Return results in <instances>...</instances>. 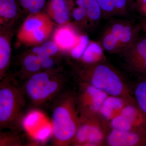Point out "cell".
Returning a JSON list of instances; mask_svg holds the SVG:
<instances>
[{
	"label": "cell",
	"mask_w": 146,
	"mask_h": 146,
	"mask_svg": "<svg viewBox=\"0 0 146 146\" xmlns=\"http://www.w3.org/2000/svg\"><path fill=\"white\" fill-rule=\"evenodd\" d=\"M25 68L29 72H36L41 67L39 58L37 55L30 54L25 57L24 60Z\"/></svg>",
	"instance_id": "obj_24"
},
{
	"label": "cell",
	"mask_w": 146,
	"mask_h": 146,
	"mask_svg": "<svg viewBox=\"0 0 146 146\" xmlns=\"http://www.w3.org/2000/svg\"><path fill=\"white\" fill-rule=\"evenodd\" d=\"M89 44V39L86 35L80 36L77 44L71 50L72 56L76 59H79L82 56Z\"/></svg>",
	"instance_id": "obj_23"
},
{
	"label": "cell",
	"mask_w": 146,
	"mask_h": 146,
	"mask_svg": "<svg viewBox=\"0 0 146 146\" xmlns=\"http://www.w3.org/2000/svg\"><path fill=\"white\" fill-rule=\"evenodd\" d=\"M11 50L8 40L5 36H0V70L1 74L5 70L10 60Z\"/></svg>",
	"instance_id": "obj_19"
},
{
	"label": "cell",
	"mask_w": 146,
	"mask_h": 146,
	"mask_svg": "<svg viewBox=\"0 0 146 146\" xmlns=\"http://www.w3.org/2000/svg\"><path fill=\"white\" fill-rule=\"evenodd\" d=\"M78 83L76 96L81 117L99 115L102 105L109 95L86 82L79 81Z\"/></svg>",
	"instance_id": "obj_7"
},
{
	"label": "cell",
	"mask_w": 146,
	"mask_h": 146,
	"mask_svg": "<svg viewBox=\"0 0 146 146\" xmlns=\"http://www.w3.org/2000/svg\"><path fill=\"white\" fill-rule=\"evenodd\" d=\"M128 78L131 93L138 107L146 115V76L130 75Z\"/></svg>",
	"instance_id": "obj_12"
},
{
	"label": "cell",
	"mask_w": 146,
	"mask_h": 146,
	"mask_svg": "<svg viewBox=\"0 0 146 146\" xmlns=\"http://www.w3.org/2000/svg\"><path fill=\"white\" fill-rule=\"evenodd\" d=\"M49 15L58 24L67 23L70 13L65 0H51L48 8Z\"/></svg>",
	"instance_id": "obj_15"
},
{
	"label": "cell",
	"mask_w": 146,
	"mask_h": 146,
	"mask_svg": "<svg viewBox=\"0 0 146 146\" xmlns=\"http://www.w3.org/2000/svg\"><path fill=\"white\" fill-rule=\"evenodd\" d=\"M141 11L143 14L146 15V6L144 7H143V8H141Z\"/></svg>",
	"instance_id": "obj_34"
},
{
	"label": "cell",
	"mask_w": 146,
	"mask_h": 146,
	"mask_svg": "<svg viewBox=\"0 0 146 146\" xmlns=\"http://www.w3.org/2000/svg\"><path fill=\"white\" fill-rule=\"evenodd\" d=\"M135 102L121 97L108 96L102 105L99 114L108 122L117 117L129 104Z\"/></svg>",
	"instance_id": "obj_11"
},
{
	"label": "cell",
	"mask_w": 146,
	"mask_h": 146,
	"mask_svg": "<svg viewBox=\"0 0 146 146\" xmlns=\"http://www.w3.org/2000/svg\"><path fill=\"white\" fill-rule=\"evenodd\" d=\"M82 63L76 71L79 81L89 84L109 96L136 102L131 93L127 76L106 58L96 63Z\"/></svg>",
	"instance_id": "obj_1"
},
{
	"label": "cell",
	"mask_w": 146,
	"mask_h": 146,
	"mask_svg": "<svg viewBox=\"0 0 146 146\" xmlns=\"http://www.w3.org/2000/svg\"><path fill=\"white\" fill-rule=\"evenodd\" d=\"M53 24L43 27L32 32L22 42L28 44H37L44 41L51 33Z\"/></svg>",
	"instance_id": "obj_18"
},
{
	"label": "cell",
	"mask_w": 146,
	"mask_h": 146,
	"mask_svg": "<svg viewBox=\"0 0 146 146\" xmlns=\"http://www.w3.org/2000/svg\"><path fill=\"white\" fill-rule=\"evenodd\" d=\"M39 118V115L37 113H32L29 115L25 120V123L27 126L31 127L34 125L38 121Z\"/></svg>",
	"instance_id": "obj_30"
},
{
	"label": "cell",
	"mask_w": 146,
	"mask_h": 146,
	"mask_svg": "<svg viewBox=\"0 0 146 146\" xmlns=\"http://www.w3.org/2000/svg\"><path fill=\"white\" fill-rule=\"evenodd\" d=\"M21 90L13 84L2 83L0 89V123L7 126L13 123L20 113L23 99Z\"/></svg>",
	"instance_id": "obj_5"
},
{
	"label": "cell",
	"mask_w": 146,
	"mask_h": 146,
	"mask_svg": "<svg viewBox=\"0 0 146 146\" xmlns=\"http://www.w3.org/2000/svg\"><path fill=\"white\" fill-rule=\"evenodd\" d=\"M81 120L76 93L67 94L55 105L52 112V133L57 144H72Z\"/></svg>",
	"instance_id": "obj_2"
},
{
	"label": "cell",
	"mask_w": 146,
	"mask_h": 146,
	"mask_svg": "<svg viewBox=\"0 0 146 146\" xmlns=\"http://www.w3.org/2000/svg\"><path fill=\"white\" fill-rule=\"evenodd\" d=\"M59 48L54 41H48L42 44L41 46L34 47L33 52L37 55L50 56L55 54Z\"/></svg>",
	"instance_id": "obj_21"
},
{
	"label": "cell",
	"mask_w": 146,
	"mask_h": 146,
	"mask_svg": "<svg viewBox=\"0 0 146 146\" xmlns=\"http://www.w3.org/2000/svg\"><path fill=\"white\" fill-rule=\"evenodd\" d=\"M100 39L104 50L110 54H119L140 36V24L125 19H110Z\"/></svg>",
	"instance_id": "obj_3"
},
{
	"label": "cell",
	"mask_w": 146,
	"mask_h": 146,
	"mask_svg": "<svg viewBox=\"0 0 146 146\" xmlns=\"http://www.w3.org/2000/svg\"><path fill=\"white\" fill-rule=\"evenodd\" d=\"M139 24L141 25L142 30L144 32L146 35V18L141 19L139 22Z\"/></svg>",
	"instance_id": "obj_32"
},
{
	"label": "cell",
	"mask_w": 146,
	"mask_h": 146,
	"mask_svg": "<svg viewBox=\"0 0 146 146\" xmlns=\"http://www.w3.org/2000/svg\"><path fill=\"white\" fill-rule=\"evenodd\" d=\"M38 56L40 60L41 67L42 68L45 69H50L53 66L54 63L50 56L45 55H39Z\"/></svg>",
	"instance_id": "obj_28"
},
{
	"label": "cell",
	"mask_w": 146,
	"mask_h": 146,
	"mask_svg": "<svg viewBox=\"0 0 146 146\" xmlns=\"http://www.w3.org/2000/svg\"><path fill=\"white\" fill-rule=\"evenodd\" d=\"M17 11L15 0H0L1 19H12L16 16Z\"/></svg>",
	"instance_id": "obj_20"
},
{
	"label": "cell",
	"mask_w": 146,
	"mask_h": 146,
	"mask_svg": "<svg viewBox=\"0 0 146 146\" xmlns=\"http://www.w3.org/2000/svg\"><path fill=\"white\" fill-rule=\"evenodd\" d=\"M101 8L102 18L111 19L116 16L113 0H97Z\"/></svg>",
	"instance_id": "obj_22"
},
{
	"label": "cell",
	"mask_w": 146,
	"mask_h": 146,
	"mask_svg": "<svg viewBox=\"0 0 146 146\" xmlns=\"http://www.w3.org/2000/svg\"><path fill=\"white\" fill-rule=\"evenodd\" d=\"M110 125L112 129L146 133V115L137 104H130Z\"/></svg>",
	"instance_id": "obj_9"
},
{
	"label": "cell",
	"mask_w": 146,
	"mask_h": 146,
	"mask_svg": "<svg viewBox=\"0 0 146 146\" xmlns=\"http://www.w3.org/2000/svg\"><path fill=\"white\" fill-rule=\"evenodd\" d=\"M54 41L58 48L63 50H71L77 44L80 36L70 27H61L58 29L54 35Z\"/></svg>",
	"instance_id": "obj_14"
},
{
	"label": "cell",
	"mask_w": 146,
	"mask_h": 146,
	"mask_svg": "<svg viewBox=\"0 0 146 146\" xmlns=\"http://www.w3.org/2000/svg\"><path fill=\"white\" fill-rule=\"evenodd\" d=\"M46 0H33L31 7L29 9V12L31 14L40 12L44 5Z\"/></svg>",
	"instance_id": "obj_27"
},
{
	"label": "cell",
	"mask_w": 146,
	"mask_h": 146,
	"mask_svg": "<svg viewBox=\"0 0 146 146\" xmlns=\"http://www.w3.org/2000/svg\"><path fill=\"white\" fill-rule=\"evenodd\" d=\"M146 133L112 129L108 134L106 146H145Z\"/></svg>",
	"instance_id": "obj_10"
},
{
	"label": "cell",
	"mask_w": 146,
	"mask_h": 146,
	"mask_svg": "<svg viewBox=\"0 0 146 146\" xmlns=\"http://www.w3.org/2000/svg\"><path fill=\"white\" fill-rule=\"evenodd\" d=\"M116 16L125 17L128 15L127 0H113Z\"/></svg>",
	"instance_id": "obj_25"
},
{
	"label": "cell",
	"mask_w": 146,
	"mask_h": 146,
	"mask_svg": "<svg viewBox=\"0 0 146 146\" xmlns=\"http://www.w3.org/2000/svg\"><path fill=\"white\" fill-rule=\"evenodd\" d=\"M138 4L140 5V9L146 6V0H137Z\"/></svg>",
	"instance_id": "obj_33"
},
{
	"label": "cell",
	"mask_w": 146,
	"mask_h": 146,
	"mask_svg": "<svg viewBox=\"0 0 146 146\" xmlns=\"http://www.w3.org/2000/svg\"><path fill=\"white\" fill-rule=\"evenodd\" d=\"M33 0H21V4L24 8L29 9L31 7Z\"/></svg>",
	"instance_id": "obj_31"
},
{
	"label": "cell",
	"mask_w": 146,
	"mask_h": 146,
	"mask_svg": "<svg viewBox=\"0 0 146 146\" xmlns=\"http://www.w3.org/2000/svg\"><path fill=\"white\" fill-rule=\"evenodd\" d=\"M51 130L50 127L46 126L42 128L38 131L36 134V137L39 140H44L48 138L50 134Z\"/></svg>",
	"instance_id": "obj_29"
},
{
	"label": "cell",
	"mask_w": 146,
	"mask_h": 146,
	"mask_svg": "<svg viewBox=\"0 0 146 146\" xmlns=\"http://www.w3.org/2000/svg\"><path fill=\"white\" fill-rule=\"evenodd\" d=\"M73 18L76 21H82L85 18H88L86 9L84 7L78 6L73 10Z\"/></svg>",
	"instance_id": "obj_26"
},
{
	"label": "cell",
	"mask_w": 146,
	"mask_h": 146,
	"mask_svg": "<svg viewBox=\"0 0 146 146\" xmlns=\"http://www.w3.org/2000/svg\"><path fill=\"white\" fill-rule=\"evenodd\" d=\"M121 66L130 75L146 76V35L139 36L119 54Z\"/></svg>",
	"instance_id": "obj_6"
},
{
	"label": "cell",
	"mask_w": 146,
	"mask_h": 146,
	"mask_svg": "<svg viewBox=\"0 0 146 146\" xmlns=\"http://www.w3.org/2000/svg\"><path fill=\"white\" fill-rule=\"evenodd\" d=\"M25 91L34 102L41 103L49 99L60 89V82L46 73L34 74L26 83Z\"/></svg>",
	"instance_id": "obj_8"
},
{
	"label": "cell",
	"mask_w": 146,
	"mask_h": 146,
	"mask_svg": "<svg viewBox=\"0 0 146 146\" xmlns=\"http://www.w3.org/2000/svg\"><path fill=\"white\" fill-rule=\"evenodd\" d=\"M103 50L100 44L91 43L88 45L82 56V62L92 63L105 59L106 58L103 53Z\"/></svg>",
	"instance_id": "obj_16"
},
{
	"label": "cell",
	"mask_w": 146,
	"mask_h": 146,
	"mask_svg": "<svg viewBox=\"0 0 146 146\" xmlns=\"http://www.w3.org/2000/svg\"><path fill=\"white\" fill-rule=\"evenodd\" d=\"M111 129L110 123L99 114L81 117L72 144L74 146H106V137Z\"/></svg>",
	"instance_id": "obj_4"
},
{
	"label": "cell",
	"mask_w": 146,
	"mask_h": 146,
	"mask_svg": "<svg viewBox=\"0 0 146 146\" xmlns=\"http://www.w3.org/2000/svg\"><path fill=\"white\" fill-rule=\"evenodd\" d=\"M52 24L48 16L39 12L32 14L24 22L18 33V37L21 41L32 32L43 27Z\"/></svg>",
	"instance_id": "obj_13"
},
{
	"label": "cell",
	"mask_w": 146,
	"mask_h": 146,
	"mask_svg": "<svg viewBox=\"0 0 146 146\" xmlns=\"http://www.w3.org/2000/svg\"><path fill=\"white\" fill-rule=\"evenodd\" d=\"M83 7L85 9L87 17L92 24L100 23L102 18V13L97 0H83Z\"/></svg>",
	"instance_id": "obj_17"
},
{
	"label": "cell",
	"mask_w": 146,
	"mask_h": 146,
	"mask_svg": "<svg viewBox=\"0 0 146 146\" xmlns=\"http://www.w3.org/2000/svg\"><path fill=\"white\" fill-rule=\"evenodd\" d=\"M145 146H146V142L145 144Z\"/></svg>",
	"instance_id": "obj_35"
}]
</instances>
